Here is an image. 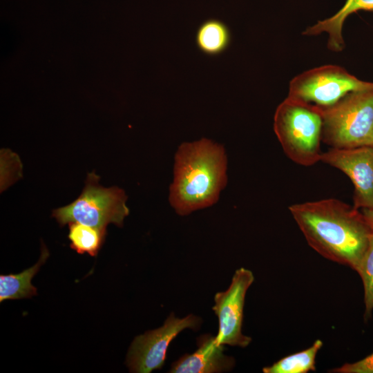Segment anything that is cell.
<instances>
[{
  "mask_svg": "<svg viewBox=\"0 0 373 373\" xmlns=\"http://www.w3.org/2000/svg\"><path fill=\"white\" fill-rule=\"evenodd\" d=\"M200 322L201 320L193 314L178 318L171 314L162 327L136 336L126 357L129 371L149 373L154 370H160L164 363L171 342L183 329H196Z\"/></svg>",
  "mask_w": 373,
  "mask_h": 373,
  "instance_id": "52a82bcc",
  "label": "cell"
},
{
  "mask_svg": "<svg viewBox=\"0 0 373 373\" xmlns=\"http://www.w3.org/2000/svg\"><path fill=\"white\" fill-rule=\"evenodd\" d=\"M99 179L94 172L88 173L81 195L70 204L52 211L61 227L79 222L104 231L109 223L122 227L129 213L125 193L117 186H102Z\"/></svg>",
  "mask_w": 373,
  "mask_h": 373,
  "instance_id": "5b68a950",
  "label": "cell"
},
{
  "mask_svg": "<svg viewBox=\"0 0 373 373\" xmlns=\"http://www.w3.org/2000/svg\"><path fill=\"white\" fill-rule=\"evenodd\" d=\"M198 50L208 56H218L224 52L231 42L229 27L221 20L209 19L198 27L195 37Z\"/></svg>",
  "mask_w": 373,
  "mask_h": 373,
  "instance_id": "4fadbf2b",
  "label": "cell"
},
{
  "mask_svg": "<svg viewBox=\"0 0 373 373\" xmlns=\"http://www.w3.org/2000/svg\"><path fill=\"white\" fill-rule=\"evenodd\" d=\"M227 157L220 144L202 138L182 143L175 155L169 202L176 213L188 215L217 202L227 183Z\"/></svg>",
  "mask_w": 373,
  "mask_h": 373,
  "instance_id": "7a4b0ae2",
  "label": "cell"
},
{
  "mask_svg": "<svg viewBox=\"0 0 373 373\" xmlns=\"http://www.w3.org/2000/svg\"><path fill=\"white\" fill-rule=\"evenodd\" d=\"M254 280L253 273L241 267L236 271L229 288L216 294L212 309L218 318L217 344L246 347L251 343V338L242 334V326L245 295Z\"/></svg>",
  "mask_w": 373,
  "mask_h": 373,
  "instance_id": "ba28073f",
  "label": "cell"
},
{
  "mask_svg": "<svg viewBox=\"0 0 373 373\" xmlns=\"http://www.w3.org/2000/svg\"><path fill=\"white\" fill-rule=\"evenodd\" d=\"M362 213L373 230V207L362 209Z\"/></svg>",
  "mask_w": 373,
  "mask_h": 373,
  "instance_id": "ac0fdd59",
  "label": "cell"
},
{
  "mask_svg": "<svg viewBox=\"0 0 373 373\" xmlns=\"http://www.w3.org/2000/svg\"><path fill=\"white\" fill-rule=\"evenodd\" d=\"M323 341L316 340L307 349L280 358L271 366L262 368L264 373H307L316 370V356Z\"/></svg>",
  "mask_w": 373,
  "mask_h": 373,
  "instance_id": "5bb4252c",
  "label": "cell"
},
{
  "mask_svg": "<svg viewBox=\"0 0 373 373\" xmlns=\"http://www.w3.org/2000/svg\"><path fill=\"white\" fill-rule=\"evenodd\" d=\"M198 350L185 354L173 363L171 373H216L230 371L235 365L233 358L224 354V345H218L215 336L204 334L197 339Z\"/></svg>",
  "mask_w": 373,
  "mask_h": 373,
  "instance_id": "30bf717a",
  "label": "cell"
},
{
  "mask_svg": "<svg viewBox=\"0 0 373 373\" xmlns=\"http://www.w3.org/2000/svg\"><path fill=\"white\" fill-rule=\"evenodd\" d=\"M373 88V82L363 81L337 65L307 70L289 82L288 97L320 107L333 105L347 93Z\"/></svg>",
  "mask_w": 373,
  "mask_h": 373,
  "instance_id": "8992f818",
  "label": "cell"
},
{
  "mask_svg": "<svg viewBox=\"0 0 373 373\" xmlns=\"http://www.w3.org/2000/svg\"><path fill=\"white\" fill-rule=\"evenodd\" d=\"M321 108L324 143L334 149L373 146V88L350 92Z\"/></svg>",
  "mask_w": 373,
  "mask_h": 373,
  "instance_id": "277c9868",
  "label": "cell"
},
{
  "mask_svg": "<svg viewBox=\"0 0 373 373\" xmlns=\"http://www.w3.org/2000/svg\"><path fill=\"white\" fill-rule=\"evenodd\" d=\"M334 373H373V353L352 363H345L329 371Z\"/></svg>",
  "mask_w": 373,
  "mask_h": 373,
  "instance_id": "e0dca14e",
  "label": "cell"
},
{
  "mask_svg": "<svg viewBox=\"0 0 373 373\" xmlns=\"http://www.w3.org/2000/svg\"><path fill=\"white\" fill-rule=\"evenodd\" d=\"M359 10L373 11V0H346L343 6L329 18L319 20L306 28L303 35L316 36L323 32L329 35L327 48L334 52H341L345 47L342 35L344 21L351 14Z\"/></svg>",
  "mask_w": 373,
  "mask_h": 373,
  "instance_id": "8fae6325",
  "label": "cell"
},
{
  "mask_svg": "<svg viewBox=\"0 0 373 373\" xmlns=\"http://www.w3.org/2000/svg\"><path fill=\"white\" fill-rule=\"evenodd\" d=\"M274 131L284 153L296 164L309 166L321 161V107L287 96L276 109Z\"/></svg>",
  "mask_w": 373,
  "mask_h": 373,
  "instance_id": "3957f363",
  "label": "cell"
},
{
  "mask_svg": "<svg viewBox=\"0 0 373 373\" xmlns=\"http://www.w3.org/2000/svg\"><path fill=\"white\" fill-rule=\"evenodd\" d=\"M288 209L314 250L357 271L373 233L358 209L335 198L294 204Z\"/></svg>",
  "mask_w": 373,
  "mask_h": 373,
  "instance_id": "6da1fadb",
  "label": "cell"
},
{
  "mask_svg": "<svg viewBox=\"0 0 373 373\" xmlns=\"http://www.w3.org/2000/svg\"><path fill=\"white\" fill-rule=\"evenodd\" d=\"M356 272L363 285L365 316L370 317L373 310V233Z\"/></svg>",
  "mask_w": 373,
  "mask_h": 373,
  "instance_id": "2e32d148",
  "label": "cell"
},
{
  "mask_svg": "<svg viewBox=\"0 0 373 373\" xmlns=\"http://www.w3.org/2000/svg\"><path fill=\"white\" fill-rule=\"evenodd\" d=\"M49 253L44 246L38 262L18 274L0 276V302L6 300L28 298L37 295V288L31 280L48 258Z\"/></svg>",
  "mask_w": 373,
  "mask_h": 373,
  "instance_id": "7c38bea8",
  "label": "cell"
},
{
  "mask_svg": "<svg viewBox=\"0 0 373 373\" xmlns=\"http://www.w3.org/2000/svg\"><path fill=\"white\" fill-rule=\"evenodd\" d=\"M68 239L70 247L78 254L96 256L106 233L97 228L79 222H70Z\"/></svg>",
  "mask_w": 373,
  "mask_h": 373,
  "instance_id": "9a60e30c",
  "label": "cell"
},
{
  "mask_svg": "<svg viewBox=\"0 0 373 373\" xmlns=\"http://www.w3.org/2000/svg\"><path fill=\"white\" fill-rule=\"evenodd\" d=\"M321 161L344 173L354 186V207H373V146L331 148L323 152Z\"/></svg>",
  "mask_w": 373,
  "mask_h": 373,
  "instance_id": "9c48e42d",
  "label": "cell"
}]
</instances>
